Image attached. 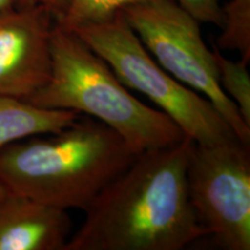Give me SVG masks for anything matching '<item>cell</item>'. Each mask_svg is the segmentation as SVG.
<instances>
[{
  "label": "cell",
  "mask_w": 250,
  "mask_h": 250,
  "mask_svg": "<svg viewBox=\"0 0 250 250\" xmlns=\"http://www.w3.org/2000/svg\"><path fill=\"white\" fill-rule=\"evenodd\" d=\"M26 102L73 110L101 122L136 155L174 145L186 137L167 115L134 98L104 59L77 34L56 24L50 78Z\"/></svg>",
  "instance_id": "3"
},
{
  "label": "cell",
  "mask_w": 250,
  "mask_h": 250,
  "mask_svg": "<svg viewBox=\"0 0 250 250\" xmlns=\"http://www.w3.org/2000/svg\"><path fill=\"white\" fill-rule=\"evenodd\" d=\"M52 14L43 6L0 12V99H28L51 73Z\"/></svg>",
  "instance_id": "7"
},
{
  "label": "cell",
  "mask_w": 250,
  "mask_h": 250,
  "mask_svg": "<svg viewBox=\"0 0 250 250\" xmlns=\"http://www.w3.org/2000/svg\"><path fill=\"white\" fill-rule=\"evenodd\" d=\"M136 156L114 130L81 115L57 132L0 148V186L6 192L85 212Z\"/></svg>",
  "instance_id": "2"
},
{
  "label": "cell",
  "mask_w": 250,
  "mask_h": 250,
  "mask_svg": "<svg viewBox=\"0 0 250 250\" xmlns=\"http://www.w3.org/2000/svg\"><path fill=\"white\" fill-rule=\"evenodd\" d=\"M81 117L73 110L45 109L18 99H0V148L18 140L57 132Z\"/></svg>",
  "instance_id": "9"
},
{
  "label": "cell",
  "mask_w": 250,
  "mask_h": 250,
  "mask_svg": "<svg viewBox=\"0 0 250 250\" xmlns=\"http://www.w3.org/2000/svg\"><path fill=\"white\" fill-rule=\"evenodd\" d=\"M187 181L193 211L208 236L223 249L249 250V145L237 139L195 144Z\"/></svg>",
  "instance_id": "6"
},
{
  "label": "cell",
  "mask_w": 250,
  "mask_h": 250,
  "mask_svg": "<svg viewBox=\"0 0 250 250\" xmlns=\"http://www.w3.org/2000/svg\"><path fill=\"white\" fill-rule=\"evenodd\" d=\"M193 146L184 137L137 155L94 199L64 250H180L208 236L188 190Z\"/></svg>",
  "instance_id": "1"
},
{
  "label": "cell",
  "mask_w": 250,
  "mask_h": 250,
  "mask_svg": "<svg viewBox=\"0 0 250 250\" xmlns=\"http://www.w3.org/2000/svg\"><path fill=\"white\" fill-rule=\"evenodd\" d=\"M22 6H43L45 7L56 21L61 20L66 13L70 0H21Z\"/></svg>",
  "instance_id": "14"
},
{
  "label": "cell",
  "mask_w": 250,
  "mask_h": 250,
  "mask_svg": "<svg viewBox=\"0 0 250 250\" xmlns=\"http://www.w3.org/2000/svg\"><path fill=\"white\" fill-rule=\"evenodd\" d=\"M122 13L158 64L208 99L237 139L249 145L250 126L219 85L214 54L203 40L198 21L175 0H149Z\"/></svg>",
  "instance_id": "5"
},
{
  "label": "cell",
  "mask_w": 250,
  "mask_h": 250,
  "mask_svg": "<svg viewBox=\"0 0 250 250\" xmlns=\"http://www.w3.org/2000/svg\"><path fill=\"white\" fill-rule=\"evenodd\" d=\"M223 8L220 49L236 50L241 59L250 61V0H230Z\"/></svg>",
  "instance_id": "11"
},
{
  "label": "cell",
  "mask_w": 250,
  "mask_h": 250,
  "mask_svg": "<svg viewBox=\"0 0 250 250\" xmlns=\"http://www.w3.org/2000/svg\"><path fill=\"white\" fill-rule=\"evenodd\" d=\"M72 235L67 211L28 197H0V250H64Z\"/></svg>",
  "instance_id": "8"
},
{
  "label": "cell",
  "mask_w": 250,
  "mask_h": 250,
  "mask_svg": "<svg viewBox=\"0 0 250 250\" xmlns=\"http://www.w3.org/2000/svg\"><path fill=\"white\" fill-rule=\"evenodd\" d=\"M146 1L149 0H70L66 13L55 24L72 31L85 24L108 20L125 7Z\"/></svg>",
  "instance_id": "12"
},
{
  "label": "cell",
  "mask_w": 250,
  "mask_h": 250,
  "mask_svg": "<svg viewBox=\"0 0 250 250\" xmlns=\"http://www.w3.org/2000/svg\"><path fill=\"white\" fill-rule=\"evenodd\" d=\"M15 7H22L21 0H0V12Z\"/></svg>",
  "instance_id": "15"
},
{
  "label": "cell",
  "mask_w": 250,
  "mask_h": 250,
  "mask_svg": "<svg viewBox=\"0 0 250 250\" xmlns=\"http://www.w3.org/2000/svg\"><path fill=\"white\" fill-rule=\"evenodd\" d=\"M199 23H211L223 26V6L220 0H175Z\"/></svg>",
  "instance_id": "13"
},
{
  "label": "cell",
  "mask_w": 250,
  "mask_h": 250,
  "mask_svg": "<svg viewBox=\"0 0 250 250\" xmlns=\"http://www.w3.org/2000/svg\"><path fill=\"white\" fill-rule=\"evenodd\" d=\"M219 85L223 92L232 100L240 114L250 126V77L248 62H234L227 59L219 51L213 50Z\"/></svg>",
  "instance_id": "10"
},
{
  "label": "cell",
  "mask_w": 250,
  "mask_h": 250,
  "mask_svg": "<svg viewBox=\"0 0 250 250\" xmlns=\"http://www.w3.org/2000/svg\"><path fill=\"white\" fill-rule=\"evenodd\" d=\"M72 31L104 59L127 88L151 100L195 144L213 145L237 139L208 99L183 85L158 64L122 12L108 20Z\"/></svg>",
  "instance_id": "4"
},
{
  "label": "cell",
  "mask_w": 250,
  "mask_h": 250,
  "mask_svg": "<svg viewBox=\"0 0 250 250\" xmlns=\"http://www.w3.org/2000/svg\"><path fill=\"white\" fill-rule=\"evenodd\" d=\"M5 193H6V190H5L4 188H2L1 186H0V197H1V196H4Z\"/></svg>",
  "instance_id": "16"
}]
</instances>
